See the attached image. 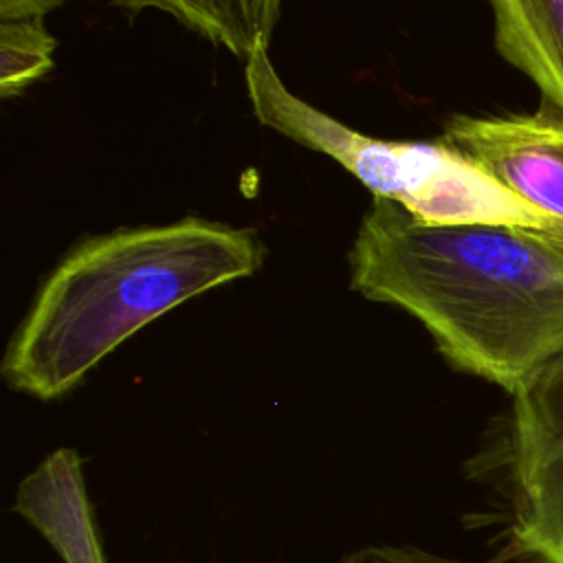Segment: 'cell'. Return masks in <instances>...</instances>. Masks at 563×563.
Listing matches in <instances>:
<instances>
[{
  "instance_id": "cell-5",
  "label": "cell",
  "mask_w": 563,
  "mask_h": 563,
  "mask_svg": "<svg viewBox=\"0 0 563 563\" xmlns=\"http://www.w3.org/2000/svg\"><path fill=\"white\" fill-rule=\"evenodd\" d=\"M440 141L563 229V114L545 106L534 114H453Z\"/></svg>"
},
{
  "instance_id": "cell-11",
  "label": "cell",
  "mask_w": 563,
  "mask_h": 563,
  "mask_svg": "<svg viewBox=\"0 0 563 563\" xmlns=\"http://www.w3.org/2000/svg\"><path fill=\"white\" fill-rule=\"evenodd\" d=\"M64 2L66 0H0V20L42 18Z\"/></svg>"
},
{
  "instance_id": "cell-7",
  "label": "cell",
  "mask_w": 563,
  "mask_h": 563,
  "mask_svg": "<svg viewBox=\"0 0 563 563\" xmlns=\"http://www.w3.org/2000/svg\"><path fill=\"white\" fill-rule=\"evenodd\" d=\"M497 53L563 114V0H490Z\"/></svg>"
},
{
  "instance_id": "cell-9",
  "label": "cell",
  "mask_w": 563,
  "mask_h": 563,
  "mask_svg": "<svg viewBox=\"0 0 563 563\" xmlns=\"http://www.w3.org/2000/svg\"><path fill=\"white\" fill-rule=\"evenodd\" d=\"M55 37L42 18L0 20V97L9 99L53 68Z\"/></svg>"
},
{
  "instance_id": "cell-3",
  "label": "cell",
  "mask_w": 563,
  "mask_h": 563,
  "mask_svg": "<svg viewBox=\"0 0 563 563\" xmlns=\"http://www.w3.org/2000/svg\"><path fill=\"white\" fill-rule=\"evenodd\" d=\"M246 92L260 123L330 156L363 183L374 198L400 205L424 224H530L561 229L499 187L444 141H383L367 136L288 90L268 48L244 62Z\"/></svg>"
},
{
  "instance_id": "cell-6",
  "label": "cell",
  "mask_w": 563,
  "mask_h": 563,
  "mask_svg": "<svg viewBox=\"0 0 563 563\" xmlns=\"http://www.w3.org/2000/svg\"><path fill=\"white\" fill-rule=\"evenodd\" d=\"M13 512L26 519L64 563H106L75 449L48 453L18 484Z\"/></svg>"
},
{
  "instance_id": "cell-1",
  "label": "cell",
  "mask_w": 563,
  "mask_h": 563,
  "mask_svg": "<svg viewBox=\"0 0 563 563\" xmlns=\"http://www.w3.org/2000/svg\"><path fill=\"white\" fill-rule=\"evenodd\" d=\"M350 273L358 295L411 314L451 367L508 394L563 356V229L424 224L374 198Z\"/></svg>"
},
{
  "instance_id": "cell-10",
  "label": "cell",
  "mask_w": 563,
  "mask_h": 563,
  "mask_svg": "<svg viewBox=\"0 0 563 563\" xmlns=\"http://www.w3.org/2000/svg\"><path fill=\"white\" fill-rule=\"evenodd\" d=\"M336 563H468L413 543H372L343 554Z\"/></svg>"
},
{
  "instance_id": "cell-2",
  "label": "cell",
  "mask_w": 563,
  "mask_h": 563,
  "mask_svg": "<svg viewBox=\"0 0 563 563\" xmlns=\"http://www.w3.org/2000/svg\"><path fill=\"white\" fill-rule=\"evenodd\" d=\"M253 229L202 218L119 229L75 246L15 328L2 376L13 391L57 400L134 332L264 262Z\"/></svg>"
},
{
  "instance_id": "cell-4",
  "label": "cell",
  "mask_w": 563,
  "mask_h": 563,
  "mask_svg": "<svg viewBox=\"0 0 563 563\" xmlns=\"http://www.w3.org/2000/svg\"><path fill=\"white\" fill-rule=\"evenodd\" d=\"M497 464L508 497L504 563H563V356L510 394Z\"/></svg>"
},
{
  "instance_id": "cell-8",
  "label": "cell",
  "mask_w": 563,
  "mask_h": 563,
  "mask_svg": "<svg viewBox=\"0 0 563 563\" xmlns=\"http://www.w3.org/2000/svg\"><path fill=\"white\" fill-rule=\"evenodd\" d=\"M112 4L128 13L147 9L167 13L244 62L255 51L268 48L282 11V0H112Z\"/></svg>"
}]
</instances>
